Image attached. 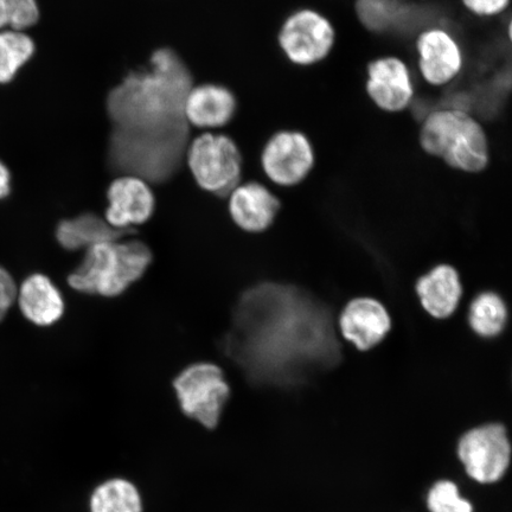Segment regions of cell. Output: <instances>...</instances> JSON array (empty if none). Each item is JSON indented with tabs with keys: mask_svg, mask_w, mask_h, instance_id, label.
<instances>
[{
	"mask_svg": "<svg viewBox=\"0 0 512 512\" xmlns=\"http://www.w3.org/2000/svg\"><path fill=\"white\" fill-rule=\"evenodd\" d=\"M220 347L259 387L300 386L342 360L328 307L302 288L278 283L241 294Z\"/></svg>",
	"mask_w": 512,
	"mask_h": 512,
	"instance_id": "obj_1",
	"label": "cell"
},
{
	"mask_svg": "<svg viewBox=\"0 0 512 512\" xmlns=\"http://www.w3.org/2000/svg\"><path fill=\"white\" fill-rule=\"evenodd\" d=\"M192 86L187 64L176 51L162 48L149 66L128 73L108 93V164L115 174L149 183H164L176 174L190 143L184 101Z\"/></svg>",
	"mask_w": 512,
	"mask_h": 512,
	"instance_id": "obj_2",
	"label": "cell"
},
{
	"mask_svg": "<svg viewBox=\"0 0 512 512\" xmlns=\"http://www.w3.org/2000/svg\"><path fill=\"white\" fill-rule=\"evenodd\" d=\"M421 149L450 168L478 174L491 160L488 134L479 121L459 108L427 115L419 133Z\"/></svg>",
	"mask_w": 512,
	"mask_h": 512,
	"instance_id": "obj_3",
	"label": "cell"
},
{
	"mask_svg": "<svg viewBox=\"0 0 512 512\" xmlns=\"http://www.w3.org/2000/svg\"><path fill=\"white\" fill-rule=\"evenodd\" d=\"M152 259L149 246L142 241L100 243L87 249L81 264L68 275V284L89 296L118 297L143 278Z\"/></svg>",
	"mask_w": 512,
	"mask_h": 512,
	"instance_id": "obj_4",
	"label": "cell"
},
{
	"mask_svg": "<svg viewBox=\"0 0 512 512\" xmlns=\"http://www.w3.org/2000/svg\"><path fill=\"white\" fill-rule=\"evenodd\" d=\"M184 160L198 187L215 196H229L241 182V152L226 134H201L189 143Z\"/></svg>",
	"mask_w": 512,
	"mask_h": 512,
	"instance_id": "obj_5",
	"label": "cell"
},
{
	"mask_svg": "<svg viewBox=\"0 0 512 512\" xmlns=\"http://www.w3.org/2000/svg\"><path fill=\"white\" fill-rule=\"evenodd\" d=\"M179 406L188 418L214 430L220 424L224 406L230 398V387L223 371L214 363L191 364L174 382Z\"/></svg>",
	"mask_w": 512,
	"mask_h": 512,
	"instance_id": "obj_6",
	"label": "cell"
},
{
	"mask_svg": "<svg viewBox=\"0 0 512 512\" xmlns=\"http://www.w3.org/2000/svg\"><path fill=\"white\" fill-rule=\"evenodd\" d=\"M457 457L473 482L480 485L501 482L511 464L507 428L497 422L471 428L458 441Z\"/></svg>",
	"mask_w": 512,
	"mask_h": 512,
	"instance_id": "obj_7",
	"label": "cell"
},
{
	"mask_svg": "<svg viewBox=\"0 0 512 512\" xmlns=\"http://www.w3.org/2000/svg\"><path fill=\"white\" fill-rule=\"evenodd\" d=\"M278 43L294 66L312 67L331 54L336 43V30L330 19L319 11L299 9L281 25Z\"/></svg>",
	"mask_w": 512,
	"mask_h": 512,
	"instance_id": "obj_8",
	"label": "cell"
},
{
	"mask_svg": "<svg viewBox=\"0 0 512 512\" xmlns=\"http://www.w3.org/2000/svg\"><path fill=\"white\" fill-rule=\"evenodd\" d=\"M265 175L279 187L303 183L316 164V152L309 137L296 130L279 131L268 139L261 152Z\"/></svg>",
	"mask_w": 512,
	"mask_h": 512,
	"instance_id": "obj_9",
	"label": "cell"
},
{
	"mask_svg": "<svg viewBox=\"0 0 512 512\" xmlns=\"http://www.w3.org/2000/svg\"><path fill=\"white\" fill-rule=\"evenodd\" d=\"M366 91L379 110L400 113L411 106L415 95L411 70L396 56H384L367 67Z\"/></svg>",
	"mask_w": 512,
	"mask_h": 512,
	"instance_id": "obj_10",
	"label": "cell"
},
{
	"mask_svg": "<svg viewBox=\"0 0 512 512\" xmlns=\"http://www.w3.org/2000/svg\"><path fill=\"white\" fill-rule=\"evenodd\" d=\"M105 220L118 230H133L155 213L156 197L150 183L133 175H119L107 189Z\"/></svg>",
	"mask_w": 512,
	"mask_h": 512,
	"instance_id": "obj_11",
	"label": "cell"
},
{
	"mask_svg": "<svg viewBox=\"0 0 512 512\" xmlns=\"http://www.w3.org/2000/svg\"><path fill=\"white\" fill-rule=\"evenodd\" d=\"M419 72L428 85L441 87L462 73L464 54L456 38L441 28L422 31L416 38Z\"/></svg>",
	"mask_w": 512,
	"mask_h": 512,
	"instance_id": "obj_12",
	"label": "cell"
},
{
	"mask_svg": "<svg viewBox=\"0 0 512 512\" xmlns=\"http://www.w3.org/2000/svg\"><path fill=\"white\" fill-rule=\"evenodd\" d=\"M339 328L348 342L367 351L380 344L392 328L389 313L373 298H356L344 307Z\"/></svg>",
	"mask_w": 512,
	"mask_h": 512,
	"instance_id": "obj_13",
	"label": "cell"
},
{
	"mask_svg": "<svg viewBox=\"0 0 512 512\" xmlns=\"http://www.w3.org/2000/svg\"><path fill=\"white\" fill-rule=\"evenodd\" d=\"M229 214L236 226L248 233L270 228L280 211V201L258 182L239 184L229 194Z\"/></svg>",
	"mask_w": 512,
	"mask_h": 512,
	"instance_id": "obj_14",
	"label": "cell"
},
{
	"mask_svg": "<svg viewBox=\"0 0 512 512\" xmlns=\"http://www.w3.org/2000/svg\"><path fill=\"white\" fill-rule=\"evenodd\" d=\"M238 101L230 89L214 83L192 86L184 101V117L189 126L216 130L230 123Z\"/></svg>",
	"mask_w": 512,
	"mask_h": 512,
	"instance_id": "obj_15",
	"label": "cell"
},
{
	"mask_svg": "<svg viewBox=\"0 0 512 512\" xmlns=\"http://www.w3.org/2000/svg\"><path fill=\"white\" fill-rule=\"evenodd\" d=\"M17 302L30 323L47 328L59 322L66 311L61 291L47 275H29L18 288Z\"/></svg>",
	"mask_w": 512,
	"mask_h": 512,
	"instance_id": "obj_16",
	"label": "cell"
},
{
	"mask_svg": "<svg viewBox=\"0 0 512 512\" xmlns=\"http://www.w3.org/2000/svg\"><path fill=\"white\" fill-rule=\"evenodd\" d=\"M422 307L434 318L445 319L456 312L463 296L462 281L452 266L434 267L416 283Z\"/></svg>",
	"mask_w": 512,
	"mask_h": 512,
	"instance_id": "obj_17",
	"label": "cell"
},
{
	"mask_svg": "<svg viewBox=\"0 0 512 512\" xmlns=\"http://www.w3.org/2000/svg\"><path fill=\"white\" fill-rule=\"evenodd\" d=\"M133 230H118L105 219L93 213H85L61 221L56 227V240L69 252L92 248L100 243L123 240Z\"/></svg>",
	"mask_w": 512,
	"mask_h": 512,
	"instance_id": "obj_18",
	"label": "cell"
},
{
	"mask_svg": "<svg viewBox=\"0 0 512 512\" xmlns=\"http://www.w3.org/2000/svg\"><path fill=\"white\" fill-rule=\"evenodd\" d=\"M471 329L483 338L501 335L508 323V309L501 296L483 292L473 300L469 311Z\"/></svg>",
	"mask_w": 512,
	"mask_h": 512,
	"instance_id": "obj_19",
	"label": "cell"
},
{
	"mask_svg": "<svg viewBox=\"0 0 512 512\" xmlns=\"http://www.w3.org/2000/svg\"><path fill=\"white\" fill-rule=\"evenodd\" d=\"M91 512H143L139 491L125 479H111L95 489L91 497Z\"/></svg>",
	"mask_w": 512,
	"mask_h": 512,
	"instance_id": "obj_20",
	"label": "cell"
},
{
	"mask_svg": "<svg viewBox=\"0 0 512 512\" xmlns=\"http://www.w3.org/2000/svg\"><path fill=\"white\" fill-rule=\"evenodd\" d=\"M35 50V42L23 31L0 30V83L14 80Z\"/></svg>",
	"mask_w": 512,
	"mask_h": 512,
	"instance_id": "obj_21",
	"label": "cell"
},
{
	"mask_svg": "<svg viewBox=\"0 0 512 512\" xmlns=\"http://www.w3.org/2000/svg\"><path fill=\"white\" fill-rule=\"evenodd\" d=\"M426 505L430 512H475L469 499L460 495L457 483L450 479L438 480L431 486Z\"/></svg>",
	"mask_w": 512,
	"mask_h": 512,
	"instance_id": "obj_22",
	"label": "cell"
},
{
	"mask_svg": "<svg viewBox=\"0 0 512 512\" xmlns=\"http://www.w3.org/2000/svg\"><path fill=\"white\" fill-rule=\"evenodd\" d=\"M37 0H0V30L24 31L38 22Z\"/></svg>",
	"mask_w": 512,
	"mask_h": 512,
	"instance_id": "obj_23",
	"label": "cell"
},
{
	"mask_svg": "<svg viewBox=\"0 0 512 512\" xmlns=\"http://www.w3.org/2000/svg\"><path fill=\"white\" fill-rule=\"evenodd\" d=\"M357 14L366 27L380 30L388 24V11L383 0H358Z\"/></svg>",
	"mask_w": 512,
	"mask_h": 512,
	"instance_id": "obj_24",
	"label": "cell"
},
{
	"mask_svg": "<svg viewBox=\"0 0 512 512\" xmlns=\"http://www.w3.org/2000/svg\"><path fill=\"white\" fill-rule=\"evenodd\" d=\"M18 287L14 277L0 266V323L17 300Z\"/></svg>",
	"mask_w": 512,
	"mask_h": 512,
	"instance_id": "obj_25",
	"label": "cell"
},
{
	"mask_svg": "<svg viewBox=\"0 0 512 512\" xmlns=\"http://www.w3.org/2000/svg\"><path fill=\"white\" fill-rule=\"evenodd\" d=\"M466 10L478 17L491 18L503 14L510 0H462Z\"/></svg>",
	"mask_w": 512,
	"mask_h": 512,
	"instance_id": "obj_26",
	"label": "cell"
},
{
	"mask_svg": "<svg viewBox=\"0 0 512 512\" xmlns=\"http://www.w3.org/2000/svg\"><path fill=\"white\" fill-rule=\"evenodd\" d=\"M11 192V174L8 166L0 160V201L8 197Z\"/></svg>",
	"mask_w": 512,
	"mask_h": 512,
	"instance_id": "obj_27",
	"label": "cell"
}]
</instances>
